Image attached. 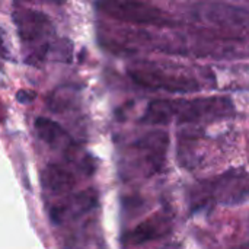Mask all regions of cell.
I'll use <instances>...</instances> for the list:
<instances>
[{
  "label": "cell",
  "mask_w": 249,
  "mask_h": 249,
  "mask_svg": "<svg viewBox=\"0 0 249 249\" xmlns=\"http://www.w3.org/2000/svg\"><path fill=\"white\" fill-rule=\"evenodd\" d=\"M235 107L229 98L206 96L196 99H156L143 115V123L150 125L168 123H212L228 118Z\"/></svg>",
  "instance_id": "6da1fadb"
},
{
  "label": "cell",
  "mask_w": 249,
  "mask_h": 249,
  "mask_svg": "<svg viewBox=\"0 0 249 249\" xmlns=\"http://www.w3.org/2000/svg\"><path fill=\"white\" fill-rule=\"evenodd\" d=\"M128 76L139 85L149 89H160L168 92H197L201 82L187 67L162 63V61H134L127 69Z\"/></svg>",
  "instance_id": "7a4b0ae2"
},
{
  "label": "cell",
  "mask_w": 249,
  "mask_h": 249,
  "mask_svg": "<svg viewBox=\"0 0 249 249\" xmlns=\"http://www.w3.org/2000/svg\"><path fill=\"white\" fill-rule=\"evenodd\" d=\"M197 200L204 203H216L222 206H235L249 197V172L245 169H233L225 172L216 179L201 185Z\"/></svg>",
  "instance_id": "3957f363"
},
{
  "label": "cell",
  "mask_w": 249,
  "mask_h": 249,
  "mask_svg": "<svg viewBox=\"0 0 249 249\" xmlns=\"http://www.w3.org/2000/svg\"><path fill=\"white\" fill-rule=\"evenodd\" d=\"M168 142V134L160 130L146 134L130 147L128 162L139 174L149 177L159 172L165 163Z\"/></svg>",
  "instance_id": "277c9868"
},
{
  "label": "cell",
  "mask_w": 249,
  "mask_h": 249,
  "mask_svg": "<svg viewBox=\"0 0 249 249\" xmlns=\"http://www.w3.org/2000/svg\"><path fill=\"white\" fill-rule=\"evenodd\" d=\"M13 19L16 22L20 41L34 50L32 57H42L48 47L47 41L54 34L50 19L44 13L26 7L16 9L13 12Z\"/></svg>",
  "instance_id": "5b68a950"
},
{
  "label": "cell",
  "mask_w": 249,
  "mask_h": 249,
  "mask_svg": "<svg viewBox=\"0 0 249 249\" xmlns=\"http://www.w3.org/2000/svg\"><path fill=\"white\" fill-rule=\"evenodd\" d=\"M98 7L112 19L136 25H166L171 18L165 10L143 1H102Z\"/></svg>",
  "instance_id": "8992f818"
},
{
  "label": "cell",
  "mask_w": 249,
  "mask_h": 249,
  "mask_svg": "<svg viewBox=\"0 0 249 249\" xmlns=\"http://www.w3.org/2000/svg\"><path fill=\"white\" fill-rule=\"evenodd\" d=\"M96 193L93 190H85L71 196H67L57 201L50 209V219L54 223H63L69 219L82 216L96 206Z\"/></svg>",
  "instance_id": "52a82bcc"
},
{
  "label": "cell",
  "mask_w": 249,
  "mask_h": 249,
  "mask_svg": "<svg viewBox=\"0 0 249 249\" xmlns=\"http://www.w3.org/2000/svg\"><path fill=\"white\" fill-rule=\"evenodd\" d=\"M172 231V219L165 212H158L137 225L127 233L128 245H143L152 241H158Z\"/></svg>",
  "instance_id": "ba28073f"
},
{
  "label": "cell",
  "mask_w": 249,
  "mask_h": 249,
  "mask_svg": "<svg viewBox=\"0 0 249 249\" xmlns=\"http://www.w3.org/2000/svg\"><path fill=\"white\" fill-rule=\"evenodd\" d=\"M204 18L210 22L220 25H249V10L242 7L223 4V3H212L204 4L201 10Z\"/></svg>",
  "instance_id": "9c48e42d"
},
{
  "label": "cell",
  "mask_w": 249,
  "mask_h": 249,
  "mask_svg": "<svg viewBox=\"0 0 249 249\" xmlns=\"http://www.w3.org/2000/svg\"><path fill=\"white\" fill-rule=\"evenodd\" d=\"M41 182L44 188L53 194H67L74 188L76 178L67 168L57 163H51L42 171Z\"/></svg>",
  "instance_id": "30bf717a"
},
{
  "label": "cell",
  "mask_w": 249,
  "mask_h": 249,
  "mask_svg": "<svg viewBox=\"0 0 249 249\" xmlns=\"http://www.w3.org/2000/svg\"><path fill=\"white\" fill-rule=\"evenodd\" d=\"M36 134L50 146L57 149H67L71 146L70 136L53 120L48 118H38L35 121Z\"/></svg>",
  "instance_id": "8fae6325"
},
{
  "label": "cell",
  "mask_w": 249,
  "mask_h": 249,
  "mask_svg": "<svg viewBox=\"0 0 249 249\" xmlns=\"http://www.w3.org/2000/svg\"><path fill=\"white\" fill-rule=\"evenodd\" d=\"M34 98V93H31V92H19L18 93V99L20 101V102H29L31 99Z\"/></svg>",
  "instance_id": "7c38bea8"
},
{
  "label": "cell",
  "mask_w": 249,
  "mask_h": 249,
  "mask_svg": "<svg viewBox=\"0 0 249 249\" xmlns=\"http://www.w3.org/2000/svg\"><path fill=\"white\" fill-rule=\"evenodd\" d=\"M235 249H249V242L248 244H245V245H241V247H238V248Z\"/></svg>",
  "instance_id": "4fadbf2b"
}]
</instances>
